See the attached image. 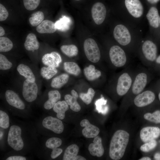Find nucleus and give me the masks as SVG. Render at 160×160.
<instances>
[{"label":"nucleus","instance_id":"1","mask_svg":"<svg viewBox=\"0 0 160 160\" xmlns=\"http://www.w3.org/2000/svg\"><path fill=\"white\" fill-rule=\"evenodd\" d=\"M129 138V134L123 130H118L114 134L111 140L110 157L114 160H118L123 156Z\"/></svg>","mask_w":160,"mask_h":160},{"label":"nucleus","instance_id":"2","mask_svg":"<svg viewBox=\"0 0 160 160\" xmlns=\"http://www.w3.org/2000/svg\"><path fill=\"white\" fill-rule=\"evenodd\" d=\"M135 75L130 71L125 70L119 76L116 90L119 96H122L127 93L132 85Z\"/></svg>","mask_w":160,"mask_h":160},{"label":"nucleus","instance_id":"3","mask_svg":"<svg viewBox=\"0 0 160 160\" xmlns=\"http://www.w3.org/2000/svg\"><path fill=\"white\" fill-rule=\"evenodd\" d=\"M21 134L22 130L19 126L13 125L10 127L8 135V143L13 149L16 151L21 150L24 147Z\"/></svg>","mask_w":160,"mask_h":160},{"label":"nucleus","instance_id":"4","mask_svg":"<svg viewBox=\"0 0 160 160\" xmlns=\"http://www.w3.org/2000/svg\"><path fill=\"white\" fill-rule=\"evenodd\" d=\"M83 47L85 55L89 60L93 63L99 61L101 57L100 51L94 39L91 38L86 39L84 42Z\"/></svg>","mask_w":160,"mask_h":160},{"label":"nucleus","instance_id":"5","mask_svg":"<svg viewBox=\"0 0 160 160\" xmlns=\"http://www.w3.org/2000/svg\"><path fill=\"white\" fill-rule=\"evenodd\" d=\"M109 56L111 63L117 68L123 67L127 63L125 52L118 45L111 47L109 50Z\"/></svg>","mask_w":160,"mask_h":160},{"label":"nucleus","instance_id":"6","mask_svg":"<svg viewBox=\"0 0 160 160\" xmlns=\"http://www.w3.org/2000/svg\"><path fill=\"white\" fill-rule=\"evenodd\" d=\"M22 95L25 100L28 102H32L37 98L38 88L35 82H32L26 79L22 86Z\"/></svg>","mask_w":160,"mask_h":160},{"label":"nucleus","instance_id":"7","mask_svg":"<svg viewBox=\"0 0 160 160\" xmlns=\"http://www.w3.org/2000/svg\"><path fill=\"white\" fill-rule=\"evenodd\" d=\"M113 35L115 40L122 46H126L131 41L130 33L127 28L123 25H117L114 28Z\"/></svg>","mask_w":160,"mask_h":160},{"label":"nucleus","instance_id":"8","mask_svg":"<svg viewBox=\"0 0 160 160\" xmlns=\"http://www.w3.org/2000/svg\"><path fill=\"white\" fill-rule=\"evenodd\" d=\"M155 97V94L152 91L149 90H143L134 97L133 102L136 106L143 107L152 103Z\"/></svg>","mask_w":160,"mask_h":160},{"label":"nucleus","instance_id":"9","mask_svg":"<svg viewBox=\"0 0 160 160\" xmlns=\"http://www.w3.org/2000/svg\"><path fill=\"white\" fill-rule=\"evenodd\" d=\"M142 51L146 62H153L157 57V48L155 44L150 40L144 42L142 46Z\"/></svg>","mask_w":160,"mask_h":160},{"label":"nucleus","instance_id":"10","mask_svg":"<svg viewBox=\"0 0 160 160\" xmlns=\"http://www.w3.org/2000/svg\"><path fill=\"white\" fill-rule=\"evenodd\" d=\"M42 124L45 128L56 134H60L64 130V127L62 121L58 118L51 116L44 118L42 121Z\"/></svg>","mask_w":160,"mask_h":160},{"label":"nucleus","instance_id":"11","mask_svg":"<svg viewBox=\"0 0 160 160\" xmlns=\"http://www.w3.org/2000/svg\"><path fill=\"white\" fill-rule=\"evenodd\" d=\"M106 14V10L105 5L102 3L97 2L95 3L91 9L92 19L97 25L102 24L104 21Z\"/></svg>","mask_w":160,"mask_h":160},{"label":"nucleus","instance_id":"12","mask_svg":"<svg viewBox=\"0 0 160 160\" xmlns=\"http://www.w3.org/2000/svg\"><path fill=\"white\" fill-rule=\"evenodd\" d=\"M141 140L146 143L155 140L160 136V129L157 127H147L142 128L140 132Z\"/></svg>","mask_w":160,"mask_h":160},{"label":"nucleus","instance_id":"13","mask_svg":"<svg viewBox=\"0 0 160 160\" xmlns=\"http://www.w3.org/2000/svg\"><path fill=\"white\" fill-rule=\"evenodd\" d=\"M5 97L7 103L11 106L20 110H23L25 105L18 95L11 89L7 90L5 92Z\"/></svg>","mask_w":160,"mask_h":160},{"label":"nucleus","instance_id":"14","mask_svg":"<svg viewBox=\"0 0 160 160\" xmlns=\"http://www.w3.org/2000/svg\"><path fill=\"white\" fill-rule=\"evenodd\" d=\"M125 4L129 13L134 17L138 18L142 15L143 9L139 0H125Z\"/></svg>","mask_w":160,"mask_h":160},{"label":"nucleus","instance_id":"15","mask_svg":"<svg viewBox=\"0 0 160 160\" xmlns=\"http://www.w3.org/2000/svg\"><path fill=\"white\" fill-rule=\"evenodd\" d=\"M62 61L60 54L57 52H52L45 54L42 57L41 62L45 66L58 67Z\"/></svg>","mask_w":160,"mask_h":160},{"label":"nucleus","instance_id":"16","mask_svg":"<svg viewBox=\"0 0 160 160\" xmlns=\"http://www.w3.org/2000/svg\"><path fill=\"white\" fill-rule=\"evenodd\" d=\"M80 125L84 127L82 129L83 135L87 138H94L98 135L100 130L99 128L95 125L91 124L87 119L82 120L80 123Z\"/></svg>","mask_w":160,"mask_h":160},{"label":"nucleus","instance_id":"17","mask_svg":"<svg viewBox=\"0 0 160 160\" xmlns=\"http://www.w3.org/2000/svg\"><path fill=\"white\" fill-rule=\"evenodd\" d=\"M93 142L88 146V149L90 153L93 156H102L104 154V150L101 137L97 136L94 137Z\"/></svg>","mask_w":160,"mask_h":160},{"label":"nucleus","instance_id":"18","mask_svg":"<svg viewBox=\"0 0 160 160\" xmlns=\"http://www.w3.org/2000/svg\"><path fill=\"white\" fill-rule=\"evenodd\" d=\"M72 95L66 94L64 96L65 100L68 105L70 106L71 109L75 112L79 111L81 107L77 101L78 95L77 92L74 90L71 91Z\"/></svg>","mask_w":160,"mask_h":160},{"label":"nucleus","instance_id":"19","mask_svg":"<svg viewBox=\"0 0 160 160\" xmlns=\"http://www.w3.org/2000/svg\"><path fill=\"white\" fill-rule=\"evenodd\" d=\"M57 29L55 23L47 20H43L36 28L37 32L40 33H52Z\"/></svg>","mask_w":160,"mask_h":160},{"label":"nucleus","instance_id":"20","mask_svg":"<svg viewBox=\"0 0 160 160\" xmlns=\"http://www.w3.org/2000/svg\"><path fill=\"white\" fill-rule=\"evenodd\" d=\"M48 96V99L44 103V107L46 110H50L60 99L61 95L58 90H55L49 91Z\"/></svg>","mask_w":160,"mask_h":160},{"label":"nucleus","instance_id":"21","mask_svg":"<svg viewBox=\"0 0 160 160\" xmlns=\"http://www.w3.org/2000/svg\"><path fill=\"white\" fill-rule=\"evenodd\" d=\"M24 46L25 49L28 51H33L39 48V43L35 34L30 33L27 35Z\"/></svg>","mask_w":160,"mask_h":160},{"label":"nucleus","instance_id":"22","mask_svg":"<svg viewBox=\"0 0 160 160\" xmlns=\"http://www.w3.org/2000/svg\"><path fill=\"white\" fill-rule=\"evenodd\" d=\"M17 71L19 73L26 79L35 82L36 77L31 68L26 64L20 63L18 65Z\"/></svg>","mask_w":160,"mask_h":160},{"label":"nucleus","instance_id":"23","mask_svg":"<svg viewBox=\"0 0 160 160\" xmlns=\"http://www.w3.org/2000/svg\"><path fill=\"white\" fill-rule=\"evenodd\" d=\"M146 17L150 25L154 28H157L159 24V15L157 8L151 7L146 15Z\"/></svg>","mask_w":160,"mask_h":160},{"label":"nucleus","instance_id":"24","mask_svg":"<svg viewBox=\"0 0 160 160\" xmlns=\"http://www.w3.org/2000/svg\"><path fill=\"white\" fill-rule=\"evenodd\" d=\"M68 108V105L65 100L59 101L55 104L53 110L57 113V118L62 120L64 118L65 112Z\"/></svg>","mask_w":160,"mask_h":160},{"label":"nucleus","instance_id":"25","mask_svg":"<svg viewBox=\"0 0 160 160\" xmlns=\"http://www.w3.org/2000/svg\"><path fill=\"white\" fill-rule=\"evenodd\" d=\"M84 73L86 78L89 81H92L98 78L101 75V72L95 69V66L90 65L84 68Z\"/></svg>","mask_w":160,"mask_h":160},{"label":"nucleus","instance_id":"26","mask_svg":"<svg viewBox=\"0 0 160 160\" xmlns=\"http://www.w3.org/2000/svg\"><path fill=\"white\" fill-rule=\"evenodd\" d=\"M69 75L66 73H62L53 78L51 81L50 86L53 88H61L68 82Z\"/></svg>","mask_w":160,"mask_h":160},{"label":"nucleus","instance_id":"27","mask_svg":"<svg viewBox=\"0 0 160 160\" xmlns=\"http://www.w3.org/2000/svg\"><path fill=\"white\" fill-rule=\"evenodd\" d=\"M79 148L76 144H73L68 146L65 150L63 157V160H73L77 155Z\"/></svg>","mask_w":160,"mask_h":160},{"label":"nucleus","instance_id":"28","mask_svg":"<svg viewBox=\"0 0 160 160\" xmlns=\"http://www.w3.org/2000/svg\"><path fill=\"white\" fill-rule=\"evenodd\" d=\"M63 68L67 73L75 76L79 75L81 72L79 67L74 62H65L63 63Z\"/></svg>","mask_w":160,"mask_h":160},{"label":"nucleus","instance_id":"29","mask_svg":"<svg viewBox=\"0 0 160 160\" xmlns=\"http://www.w3.org/2000/svg\"><path fill=\"white\" fill-rule=\"evenodd\" d=\"M58 71L56 68L52 66H44L41 68L40 74L44 78L49 80L55 76L57 73Z\"/></svg>","mask_w":160,"mask_h":160},{"label":"nucleus","instance_id":"30","mask_svg":"<svg viewBox=\"0 0 160 160\" xmlns=\"http://www.w3.org/2000/svg\"><path fill=\"white\" fill-rule=\"evenodd\" d=\"M70 18L66 16H63L55 23L57 29L64 31L68 30L70 28L71 23Z\"/></svg>","mask_w":160,"mask_h":160},{"label":"nucleus","instance_id":"31","mask_svg":"<svg viewBox=\"0 0 160 160\" xmlns=\"http://www.w3.org/2000/svg\"><path fill=\"white\" fill-rule=\"evenodd\" d=\"M60 49L64 54L69 57L75 56L78 53V48L73 44L63 45L60 47Z\"/></svg>","mask_w":160,"mask_h":160},{"label":"nucleus","instance_id":"32","mask_svg":"<svg viewBox=\"0 0 160 160\" xmlns=\"http://www.w3.org/2000/svg\"><path fill=\"white\" fill-rule=\"evenodd\" d=\"M44 15L41 11H37L32 14L29 18L30 24L33 26H36L40 24L43 20Z\"/></svg>","mask_w":160,"mask_h":160},{"label":"nucleus","instance_id":"33","mask_svg":"<svg viewBox=\"0 0 160 160\" xmlns=\"http://www.w3.org/2000/svg\"><path fill=\"white\" fill-rule=\"evenodd\" d=\"M13 47V44L8 38L5 37H0V52H6L11 50Z\"/></svg>","mask_w":160,"mask_h":160},{"label":"nucleus","instance_id":"34","mask_svg":"<svg viewBox=\"0 0 160 160\" xmlns=\"http://www.w3.org/2000/svg\"><path fill=\"white\" fill-rule=\"evenodd\" d=\"M107 100L102 97L100 99L96 100L95 104L96 110L100 113L105 114L108 111V107L106 105Z\"/></svg>","mask_w":160,"mask_h":160},{"label":"nucleus","instance_id":"35","mask_svg":"<svg viewBox=\"0 0 160 160\" xmlns=\"http://www.w3.org/2000/svg\"><path fill=\"white\" fill-rule=\"evenodd\" d=\"M95 93L94 90L92 88H89L87 93H81L79 94V97L84 103L88 105L91 102Z\"/></svg>","mask_w":160,"mask_h":160},{"label":"nucleus","instance_id":"36","mask_svg":"<svg viewBox=\"0 0 160 160\" xmlns=\"http://www.w3.org/2000/svg\"><path fill=\"white\" fill-rule=\"evenodd\" d=\"M144 119L156 124L160 123V110H157L153 113H147L143 116Z\"/></svg>","mask_w":160,"mask_h":160},{"label":"nucleus","instance_id":"37","mask_svg":"<svg viewBox=\"0 0 160 160\" xmlns=\"http://www.w3.org/2000/svg\"><path fill=\"white\" fill-rule=\"evenodd\" d=\"M62 143L61 140L58 137H52L48 139L46 141V147L53 149L60 147Z\"/></svg>","mask_w":160,"mask_h":160},{"label":"nucleus","instance_id":"38","mask_svg":"<svg viewBox=\"0 0 160 160\" xmlns=\"http://www.w3.org/2000/svg\"><path fill=\"white\" fill-rule=\"evenodd\" d=\"M13 66V64L4 55L0 54V69L1 71H6L11 69Z\"/></svg>","mask_w":160,"mask_h":160},{"label":"nucleus","instance_id":"39","mask_svg":"<svg viewBox=\"0 0 160 160\" xmlns=\"http://www.w3.org/2000/svg\"><path fill=\"white\" fill-rule=\"evenodd\" d=\"M9 125V118L8 115L4 111H0V127L4 129L8 128Z\"/></svg>","mask_w":160,"mask_h":160},{"label":"nucleus","instance_id":"40","mask_svg":"<svg viewBox=\"0 0 160 160\" xmlns=\"http://www.w3.org/2000/svg\"><path fill=\"white\" fill-rule=\"evenodd\" d=\"M40 0H23L25 8L28 10H34L39 5Z\"/></svg>","mask_w":160,"mask_h":160},{"label":"nucleus","instance_id":"41","mask_svg":"<svg viewBox=\"0 0 160 160\" xmlns=\"http://www.w3.org/2000/svg\"><path fill=\"white\" fill-rule=\"evenodd\" d=\"M157 145V141L155 140H153L142 145L140 149L143 152H148L154 149Z\"/></svg>","mask_w":160,"mask_h":160},{"label":"nucleus","instance_id":"42","mask_svg":"<svg viewBox=\"0 0 160 160\" xmlns=\"http://www.w3.org/2000/svg\"><path fill=\"white\" fill-rule=\"evenodd\" d=\"M9 15L8 12L6 8L1 4H0V21L5 20Z\"/></svg>","mask_w":160,"mask_h":160},{"label":"nucleus","instance_id":"43","mask_svg":"<svg viewBox=\"0 0 160 160\" xmlns=\"http://www.w3.org/2000/svg\"><path fill=\"white\" fill-rule=\"evenodd\" d=\"M63 152V150L59 148H56L52 149L51 154V158L55 159L58 156Z\"/></svg>","mask_w":160,"mask_h":160},{"label":"nucleus","instance_id":"44","mask_svg":"<svg viewBox=\"0 0 160 160\" xmlns=\"http://www.w3.org/2000/svg\"><path fill=\"white\" fill-rule=\"evenodd\" d=\"M25 157L19 156H14L8 157L6 160H25Z\"/></svg>","mask_w":160,"mask_h":160},{"label":"nucleus","instance_id":"45","mask_svg":"<svg viewBox=\"0 0 160 160\" xmlns=\"http://www.w3.org/2000/svg\"><path fill=\"white\" fill-rule=\"evenodd\" d=\"M86 159L80 155H77L73 160H86Z\"/></svg>","mask_w":160,"mask_h":160},{"label":"nucleus","instance_id":"46","mask_svg":"<svg viewBox=\"0 0 160 160\" xmlns=\"http://www.w3.org/2000/svg\"><path fill=\"white\" fill-rule=\"evenodd\" d=\"M5 31L4 29L1 26H0V36L1 37L4 35Z\"/></svg>","mask_w":160,"mask_h":160},{"label":"nucleus","instance_id":"47","mask_svg":"<svg viewBox=\"0 0 160 160\" xmlns=\"http://www.w3.org/2000/svg\"><path fill=\"white\" fill-rule=\"evenodd\" d=\"M160 0H147L151 4H154L157 3Z\"/></svg>","mask_w":160,"mask_h":160},{"label":"nucleus","instance_id":"48","mask_svg":"<svg viewBox=\"0 0 160 160\" xmlns=\"http://www.w3.org/2000/svg\"><path fill=\"white\" fill-rule=\"evenodd\" d=\"M155 61L156 63L160 65V55L158 57H157Z\"/></svg>","mask_w":160,"mask_h":160},{"label":"nucleus","instance_id":"49","mask_svg":"<svg viewBox=\"0 0 160 160\" xmlns=\"http://www.w3.org/2000/svg\"><path fill=\"white\" fill-rule=\"evenodd\" d=\"M154 158L156 160H160V154L156 153L154 156Z\"/></svg>","mask_w":160,"mask_h":160},{"label":"nucleus","instance_id":"50","mask_svg":"<svg viewBox=\"0 0 160 160\" xmlns=\"http://www.w3.org/2000/svg\"><path fill=\"white\" fill-rule=\"evenodd\" d=\"M139 160H151V159L148 157H143L139 159Z\"/></svg>","mask_w":160,"mask_h":160},{"label":"nucleus","instance_id":"51","mask_svg":"<svg viewBox=\"0 0 160 160\" xmlns=\"http://www.w3.org/2000/svg\"><path fill=\"white\" fill-rule=\"evenodd\" d=\"M158 98L159 99V100L160 101V91L159 92V94H158Z\"/></svg>","mask_w":160,"mask_h":160},{"label":"nucleus","instance_id":"52","mask_svg":"<svg viewBox=\"0 0 160 160\" xmlns=\"http://www.w3.org/2000/svg\"><path fill=\"white\" fill-rule=\"evenodd\" d=\"M159 24L160 25V17H159Z\"/></svg>","mask_w":160,"mask_h":160},{"label":"nucleus","instance_id":"53","mask_svg":"<svg viewBox=\"0 0 160 160\" xmlns=\"http://www.w3.org/2000/svg\"><path fill=\"white\" fill-rule=\"evenodd\" d=\"M76 0V1H79V0Z\"/></svg>","mask_w":160,"mask_h":160}]
</instances>
